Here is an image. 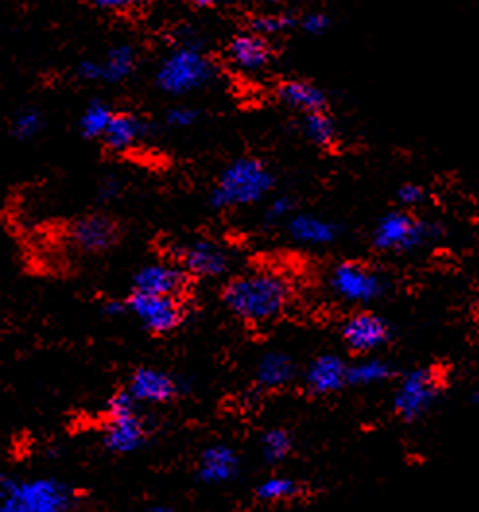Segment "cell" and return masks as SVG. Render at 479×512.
I'll return each mask as SVG.
<instances>
[{"label":"cell","instance_id":"15","mask_svg":"<svg viewBox=\"0 0 479 512\" xmlns=\"http://www.w3.org/2000/svg\"><path fill=\"white\" fill-rule=\"evenodd\" d=\"M305 383L313 394L320 396L338 392L344 384L350 383V367L340 355H320L309 365L305 373Z\"/></svg>","mask_w":479,"mask_h":512},{"label":"cell","instance_id":"35","mask_svg":"<svg viewBox=\"0 0 479 512\" xmlns=\"http://www.w3.org/2000/svg\"><path fill=\"white\" fill-rule=\"evenodd\" d=\"M78 76L82 80H88V82H96V80H103V68L101 63L96 61H82L78 66Z\"/></svg>","mask_w":479,"mask_h":512},{"label":"cell","instance_id":"6","mask_svg":"<svg viewBox=\"0 0 479 512\" xmlns=\"http://www.w3.org/2000/svg\"><path fill=\"white\" fill-rule=\"evenodd\" d=\"M146 439V423L136 410L130 392H117L107 406L103 425V443L111 452L128 454L142 447Z\"/></svg>","mask_w":479,"mask_h":512},{"label":"cell","instance_id":"30","mask_svg":"<svg viewBox=\"0 0 479 512\" xmlns=\"http://www.w3.org/2000/svg\"><path fill=\"white\" fill-rule=\"evenodd\" d=\"M398 200L406 208H416V206H421L427 200V192H425L421 185L408 183V185H402L398 189Z\"/></svg>","mask_w":479,"mask_h":512},{"label":"cell","instance_id":"39","mask_svg":"<svg viewBox=\"0 0 479 512\" xmlns=\"http://www.w3.org/2000/svg\"><path fill=\"white\" fill-rule=\"evenodd\" d=\"M260 2H264V4H278V2H284V0H260Z\"/></svg>","mask_w":479,"mask_h":512},{"label":"cell","instance_id":"38","mask_svg":"<svg viewBox=\"0 0 479 512\" xmlns=\"http://www.w3.org/2000/svg\"><path fill=\"white\" fill-rule=\"evenodd\" d=\"M189 2H192L194 6H200V8H208V6H214V4H218L222 0H189Z\"/></svg>","mask_w":479,"mask_h":512},{"label":"cell","instance_id":"18","mask_svg":"<svg viewBox=\"0 0 479 512\" xmlns=\"http://www.w3.org/2000/svg\"><path fill=\"white\" fill-rule=\"evenodd\" d=\"M148 132V125L132 115V113H115L105 136L101 138L105 146L113 152H128L132 150Z\"/></svg>","mask_w":479,"mask_h":512},{"label":"cell","instance_id":"36","mask_svg":"<svg viewBox=\"0 0 479 512\" xmlns=\"http://www.w3.org/2000/svg\"><path fill=\"white\" fill-rule=\"evenodd\" d=\"M117 181H105L103 185H101V196L103 198H111V196H115V192H117Z\"/></svg>","mask_w":479,"mask_h":512},{"label":"cell","instance_id":"20","mask_svg":"<svg viewBox=\"0 0 479 512\" xmlns=\"http://www.w3.org/2000/svg\"><path fill=\"white\" fill-rule=\"evenodd\" d=\"M278 96L291 109H297L305 115L326 111V96L322 90L305 80H288L280 84Z\"/></svg>","mask_w":479,"mask_h":512},{"label":"cell","instance_id":"28","mask_svg":"<svg viewBox=\"0 0 479 512\" xmlns=\"http://www.w3.org/2000/svg\"><path fill=\"white\" fill-rule=\"evenodd\" d=\"M297 24V20L289 14H264V16H256L251 22V30L258 33L262 37L268 35H276V33L291 30Z\"/></svg>","mask_w":479,"mask_h":512},{"label":"cell","instance_id":"27","mask_svg":"<svg viewBox=\"0 0 479 512\" xmlns=\"http://www.w3.org/2000/svg\"><path fill=\"white\" fill-rule=\"evenodd\" d=\"M291 452V437L284 429H270L262 437V454L268 462H282Z\"/></svg>","mask_w":479,"mask_h":512},{"label":"cell","instance_id":"19","mask_svg":"<svg viewBox=\"0 0 479 512\" xmlns=\"http://www.w3.org/2000/svg\"><path fill=\"white\" fill-rule=\"evenodd\" d=\"M289 235L293 241L303 243V245H311V247H322V245H330L338 239V227L322 220L317 216H309V214H297L289 220Z\"/></svg>","mask_w":479,"mask_h":512},{"label":"cell","instance_id":"7","mask_svg":"<svg viewBox=\"0 0 479 512\" xmlns=\"http://www.w3.org/2000/svg\"><path fill=\"white\" fill-rule=\"evenodd\" d=\"M441 375L437 369L421 367L406 373L394 394V412L404 421L425 416L441 394Z\"/></svg>","mask_w":479,"mask_h":512},{"label":"cell","instance_id":"4","mask_svg":"<svg viewBox=\"0 0 479 512\" xmlns=\"http://www.w3.org/2000/svg\"><path fill=\"white\" fill-rule=\"evenodd\" d=\"M214 78V64L194 47L171 51L158 68L156 82L169 96H185L200 90Z\"/></svg>","mask_w":479,"mask_h":512},{"label":"cell","instance_id":"10","mask_svg":"<svg viewBox=\"0 0 479 512\" xmlns=\"http://www.w3.org/2000/svg\"><path fill=\"white\" fill-rule=\"evenodd\" d=\"M181 268L200 278H218L229 270V255L222 245L210 239H194L177 249Z\"/></svg>","mask_w":479,"mask_h":512},{"label":"cell","instance_id":"26","mask_svg":"<svg viewBox=\"0 0 479 512\" xmlns=\"http://www.w3.org/2000/svg\"><path fill=\"white\" fill-rule=\"evenodd\" d=\"M299 493H301V485L291 478H284V476L262 481L258 487V497L262 501H270V503L288 501V499L297 497Z\"/></svg>","mask_w":479,"mask_h":512},{"label":"cell","instance_id":"22","mask_svg":"<svg viewBox=\"0 0 479 512\" xmlns=\"http://www.w3.org/2000/svg\"><path fill=\"white\" fill-rule=\"evenodd\" d=\"M136 66V51L130 45H117L109 49L105 55L101 68H103V80L105 82H123L132 74Z\"/></svg>","mask_w":479,"mask_h":512},{"label":"cell","instance_id":"33","mask_svg":"<svg viewBox=\"0 0 479 512\" xmlns=\"http://www.w3.org/2000/svg\"><path fill=\"white\" fill-rule=\"evenodd\" d=\"M291 210H293V200L289 196H280L268 204L266 218H268V222H280V220L288 218Z\"/></svg>","mask_w":479,"mask_h":512},{"label":"cell","instance_id":"24","mask_svg":"<svg viewBox=\"0 0 479 512\" xmlns=\"http://www.w3.org/2000/svg\"><path fill=\"white\" fill-rule=\"evenodd\" d=\"M303 130H305V136L320 148H332L338 140L336 123L332 121V117L326 115V111L305 115Z\"/></svg>","mask_w":479,"mask_h":512},{"label":"cell","instance_id":"12","mask_svg":"<svg viewBox=\"0 0 479 512\" xmlns=\"http://www.w3.org/2000/svg\"><path fill=\"white\" fill-rule=\"evenodd\" d=\"M187 288V272L177 264L156 262L144 266L134 276V289L140 293L177 297Z\"/></svg>","mask_w":479,"mask_h":512},{"label":"cell","instance_id":"32","mask_svg":"<svg viewBox=\"0 0 479 512\" xmlns=\"http://www.w3.org/2000/svg\"><path fill=\"white\" fill-rule=\"evenodd\" d=\"M88 2H92L96 8L113 12V14H128L136 10L144 0H88Z\"/></svg>","mask_w":479,"mask_h":512},{"label":"cell","instance_id":"31","mask_svg":"<svg viewBox=\"0 0 479 512\" xmlns=\"http://www.w3.org/2000/svg\"><path fill=\"white\" fill-rule=\"evenodd\" d=\"M198 121V111L192 107H173L167 113V125L173 128L191 127Z\"/></svg>","mask_w":479,"mask_h":512},{"label":"cell","instance_id":"21","mask_svg":"<svg viewBox=\"0 0 479 512\" xmlns=\"http://www.w3.org/2000/svg\"><path fill=\"white\" fill-rule=\"evenodd\" d=\"M293 377H295V365L286 353H268L256 365V383L268 390L286 386Z\"/></svg>","mask_w":479,"mask_h":512},{"label":"cell","instance_id":"37","mask_svg":"<svg viewBox=\"0 0 479 512\" xmlns=\"http://www.w3.org/2000/svg\"><path fill=\"white\" fill-rule=\"evenodd\" d=\"M123 311H125V307H123L121 303H109V305H107V313H109V315H121Z\"/></svg>","mask_w":479,"mask_h":512},{"label":"cell","instance_id":"25","mask_svg":"<svg viewBox=\"0 0 479 512\" xmlns=\"http://www.w3.org/2000/svg\"><path fill=\"white\" fill-rule=\"evenodd\" d=\"M113 117L115 113L103 101H92L80 119V128L88 138H103Z\"/></svg>","mask_w":479,"mask_h":512},{"label":"cell","instance_id":"5","mask_svg":"<svg viewBox=\"0 0 479 512\" xmlns=\"http://www.w3.org/2000/svg\"><path fill=\"white\" fill-rule=\"evenodd\" d=\"M435 237H439L437 225L398 210L381 218L373 231V245L386 253H406L425 247Z\"/></svg>","mask_w":479,"mask_h":512},{"label":"cell","instance_id":"9","mask_svg":"<svg viewBox=\"0 0 479 512\" xmlns=\"http://www.w3.org/2000/svg\"><path fill=\"white\" fill-rule=\"evenodd\" d=\"M128 309L148 330L167 334L183 322V307L177 297H161L134 291L128 301Z\"/></svg>","mask_w":479,"mask_h":512},{"label":"cell","instance_id":"29","mask_svg":"<svg viewBox=\"0 0 479 512\" xmlns=\"http://www.w3.org/2000/svg\"><path fill=\"white\" fill-rule=\"evenodd\" d=\"M41 127H43V119L35 109H22L20 113H16L12 121V132L20 140H30L33 136H37Z\"/></svg>","mask_w":479,"mask_h":512},{"label":"cell","instance_id":"3","mask_svg":"<svg viewBox=\"0 0 479 512\" xmlns=\"http://www.w3.org/2000/svg\"><path fill=\"white\" fill-rule=\"evenodd\" d=\"M74 495L68 485L51 478L2 481L0 512H68Z\"/></svg>","mask_w":479,"mask_h":512},{"label":"cell","instance_id":"11","mask_svg":"<svg viewBox=\"0 0 479 512\" xmlns=\"http://www.w3.org/2000/svg\"><path fill=\"white\" fill-rule=\"evenodd\" d=\"M342 338L353 353L369 355L386 346L390 340V326L383 317L371 311H359L344 322Z\"/></svg>","mask_w":479,"mask_h":512},{"label":"cell","instance_id":"16","mask_svg":"<svg viewBox=\"0 0 479 512\" xmlns=\"http://www.w3.org/2000/svg\"><path fill=\"white\" fill-rule=\"evenodd\" d=\"M128 392L136 402L165 404L175 398L177 383L165 371L154 367H142L132 375Z\"/></svg>","mask_w":479,"mask_h":512},{"label":"cell","instance_id":"40","mask_svg":"<svg viewBox=\"0 0 479 512\" xmlns=\"http://www.w3.org/2000/svg\"><path fill=\"white\" fill-rule=\"evenodd\" d=\"M148 512H169V511H167V509H152V511H148Z\"/></svg>","mask_w":479,"mask_h":512},{"label":"cell","instance_id":"2","mask_svg":"<svg viewBox=\"0 0 479 512\" xmlns=\"http://www.w3.org/2000/svg\"><path fill=\"white\" fill-rule=\"evenodd\" d=\"M272 183L274 179L262 161L239 158L225 167L212 189L210 202L218 210L251 206L268 194Z\"/></svg>","mask_w":479,"mask_h":512},{"label":"cell","instance_id":"1","mask_svg":"<svg viewBox=\"0 0 479 512\" xmlns=\"http://www.w3.org/2000/svg\"><path fill=\"white\" fill-rule=\"evenodd\" d=\"M288 280L272 270H255L233 278L224 289L227 309L247 322H270L284 315L291 303Z\"/></svg>","mask_w":479,"mask_h":512},{"label":"cell","instance_id":"17","mask_svg":"<svg viewBox=\"0 0 479 512\" xmlns=\"http://www.w3.org/2000/svg\"><path fill=\"white\" fill-rule=\"evenodd\" d=\"M239 470V456L231 447L214 445L206 448L198 462V476L206 483H224L235 478Z\"/></svg>","mask_w":479,"mask_h":512},{"label":"cell","instance_id":"34","mask_svg":"<svg viewBox=\"0 0 479 512\" xmlns=\"http://www.w3.org/2000/svg\"><path fill=\"white\" fill-rule=\"evenodd\" d=\"M328 26H330V18L322 12H311L301 20V28L307 33H313V35L326 32Z\"/></svg>","mask_w":479,"mask_h":512},{"label":"cell","instance_id":"14","mask_svg":"<svg viewBox=\"0 0 479 512\" xmlns=\"http://www.w3.org/2000/svg\"><path fill=\"white\" fill-rule=\"evenodd\" d=\"M119 229L105 216H88L70 227V239L76 249L84 253H101L113 247Z\"/></svg>","mask_w":479,"mask_h":512},{"label":"cell","instance_id":"23","mask_svg":"<svg viewBox=\"0 0 479 512\" xmlns=\"http://www.w3.org/2000/svg\"><path fill=\"white\" fill-rule=\"evenodd\" d=\"M392 367L388 361L379 357H367L350 367V384L353 386H375L383 384L392 377Z\"/></svg>","mask_w":479,"mask_h":512},{"label":"cell","instance_id":"13","mask_svg":"<svg viewBox=\"0 0 479 512\" xmlns=\"http://www.w3.org/2000/svg\"><path fill=\"white\" fill-rule=\"evenodd\" d=\"M227 61L233 68L255 74L264 70L272 61V49L266 41V37L258 33H243L237 35L229 47H227Z\"/></svg>","mask_w":479,"mask_h":512},{"label":"cell","instance_id":"8","mask_svg":"<svg viewBox=\"0 0 479 512\" xmlns=\"http://www.w3.org/2000/svg\"><path fill=\"white\" fill-rule=\"evenodd\" d=\"M332 291L355 305H367L377 301L386 289L383 276L367 264L342 262L330 274Z\"/></svg>","mask_w":479,"mask_h":512}]
</instances>
